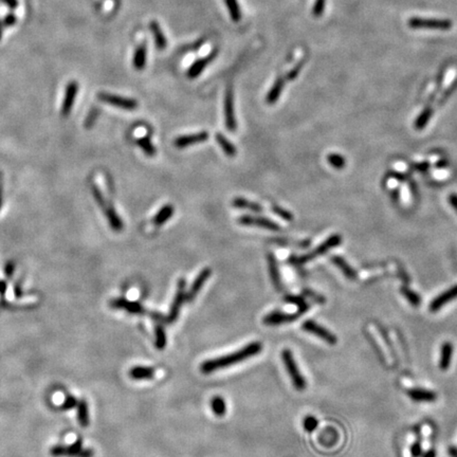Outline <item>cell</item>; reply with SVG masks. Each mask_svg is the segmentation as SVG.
Returning <instances> with one entry per match:
<instances>
[{
    "mask_svg": "<svg viewBox=\"0 0 457 457\" xmlns=\"http://www.w3.org/2000/svg\"><path fill=\"white\" fill-rule=\"evenodd\" d=\"M285 86V79L279 77L273 84V86L271 87L267 96H266V101L269 104V105H273L277 102V100L280 99V96L283 92V89H284Z\"/></svg>",
    "mask_w": 457,
    "mask_h": 457,
    "instance_id": "d6986e66",
    "label": "cell"
},
{
    "mask_svg": "<svg viewBox=\"0 0 457 457\" xmlns=\"http://www.w3.org/2000/svg\"><path fill=\"white\" fill-rule=\"evenodd\" d=\"M410 455H412V457H421L422 447L419 441H415L412 444V447H410Z\"/></svg>",
    "mask_w": 457,
    "mask_h": 457,
    "instance_id": "ee69618b",
    "label": "cell"
},
{
    "mask_svg": "<svg viewBox=\"0 0 457 457\" xmlns=\"http://www.w3.org/2000/svg\"><path fill=\"white\" fill-rule=\"evenodd\" d=\"M138 145L140 146V148L143 150L144 154L148 156V157H154V156H156V153H157L155 145L148 137H143L139 139Z\"/></svg>",
    "mask_w": 457,
    "mask_h": 457,
    "instance_id": "1f68e13d",
    "label": "cell"
},
{
    "mask_svg": "<svg viewBox=\"0 0 457 457\" xmlns=\"http://www.w3.org/2000/svg\"><path fill=\"white\" fill-rule=\"evenodd\" d=\"M449 454H450L451 457H457V448L451 447L449 449Z\"/></svg>",
    "mask_w": 457,
    "mask_h": 457,
    "instance_id": "f5cc1de1",
    "label": "cell"
},
{
    "mask_svg": "<svg viewBox=\"0 0 457 457\" xmlns=\"http://www.w3.org/2000/svg\"><path fill=\"white\" fill-rule=\"evenodd\" d=\"M267 262H268V269H269V275L272 284H273L274 288L277 291H282L283 290V283H282V276L280 273V269H279V265H277L276 258L274 256V254L270 252L267 254Z\"/></svg>",
    "mask_w": 457,
    "mask_h": 457,
    "instance_id": "5bb4252c",
    "label": "cell"
},
{
    "mask_svg": "<svg viewBox=\"0 0 457 457\" xmlns=\"http://www.w3.org/2000/svg\"><path fill=\"white\" fill-rule=\"evenodd\" d=\"M424 457H436L435 450H433V449L427 450L426 452L424 454Z\"/></svg>",
    "mask_w": 457,
    "mask_h": 457,
    "instance_id": "816d5d0a",
    "label": "cell"
},
{
    "mask_svg": "<svg viewBox=\"0 0 457 457\" xmlns=\"http://www.w3.org/2000/svg\"><path fill=\"white\" fill-rule=\"evenodd\" d=\"M186 289H187V281L184 279H180L177 283V290L175 293V297H173V299L172 302L169 315H167L166 316V324L175 323L179 317V314H180L182 305L187 300Z\"/></svg>",
    "mask_w": 457,
    "mask_h": 457,
    "instance_id": "3957f363",
    "label": "cell"
},
{
    "mask_svg": "<svg viewBox=\"0 0 457 457\" xmlns=\"http://www.w3.org/2000/svg\"><path fill=\"white\" fill-rule=\"evenodd\" d=\"M238 222L242 225H255V227L264 228L266 230L273 231V232H279L281 231V225L276 222L272 221L271 219L263 216H252V215H244L238 218Z\"/></svg>",
    "mask_w": 457,
    "mask_h": 457,
    "instance_id": "ba28073f",
    "label": "cell"
},
{
    "mask_svg": "<svg viewBox=\"0 0 457 457\" xmlns=\"http://www.w3.org/2000/svg\"><path fill=\"white\" fill-rule=\"evenodd\" d=\"M105 215L109 225H110L113 231H115V232H121V231L123 230L124 224L122 219H121L119 214L114 210L112 205H108L107 207H105Z\"/></svg>",
    "mask_w": 457,
    "mask_h": 457,
    "instance_id": "ffe728a7",
    "label": "cell"
},
{
    "mask_svg": "<svg viewBox=\"0 0 457 457\" xmlns=\"http://www.w3.org/2000/svg\"><path fill=\"white\" fill-rule=\"evenodd\" d=\"M453 357V344L451 342H444L441 345V358H439V368L442 371H447L452 362Z\"/></svg>",
    "mask_w": 457,
    "mask_h": 457,
    "instance_id": "ac0fdd59",
    "label": "cell"
},
{
    "mask_svg": "<svg viewBox=\"0 0 457 457\" xmlns=\"http://www.w3.org/2000/svg\"><path fill=\"white\" fill-rule=\"evenodd\" d=\"M217 55V51L214 50L211 54H209L205 57H202V59H199L196 61L192 66L189 67L188 70V78L189 79H196L199 77V74L205 70V67L209 65V63L215 59V56Z\"/></svg>",
    "mask_w": 457,
    "mask_h": 457,
    "instance_id": "9a60e30c",
    "label": "cell"
},
{
    "mask_svg": "<svg viewBox=\"0 0 457 457\" xmlns=\"http://www.w3.org/2000/svg\"><path fill=\"white\" fill-rule=\"evenodd\" d=\"M78 404H79L78 399L75 398L74 396H67V397L65 398V400H63L61 409L63 410H72V409H74V408H77Z\"/></svg>",
    "mask_w": 457,
    "mask_h": 457,
    "instance_id": "f35d334b",
    "label": "cell"
},
{
    "mask_svg": "<svg viewBox=\"0 0 457 457\" xmlns=\"http://www.w3.org/2000/svg\"><path fill=\"white\" fill-rule=\"evenodd\" d=\"M207 139H209V132L199 131L196 132V134L178 137L176 140L173 141V145L177 148H186L190 145H194V144L205 142Z\"/></svg>",
    "mask_w": 457,
    "mask_h": 457,
    "instance_id": "4fadbf2b",
    "label": "cell"
},
{
    "mask_svg": "<svg viewBox=\"0 0 457 457\" xmlns=\"http://www.w3.org/2000/svg\"><path fill=\"white\" fill-rule=\"evenodd\" d=\"M211 409L217 417H222L227 413V404L221 396H214L211 399Z\"/></svg>",
    "mask_w": 457,
    "mask_h": 457,
    "instance_id": "83f0119b",
    "label": "cell"
},
{
    "mask_svg": "<svg viewBox=\"0 0 457 457\" xmlns=\"http://www.w3.org/2000/svg\"><path fill=\"white\" fill-rule=\"evenodd\" d=\"M224 122L229 131H235L237 128V123L234 112V99L233 91L231 88L227 90L224 97Z\"/></svg>",
    "mask_w": 457,
    "mask_h": 457,
    "instance_id": "9c48e42d",
    "label": "cell"
},
{
    "mask_svg": "<svg viewBox=\"0 0 457 457\" xmlns=\"http://www.w3.org/2000/svg\"><path fill=\"white\" fill-rule=\"evenodd\" d=\"M97 97L102 102L108 104V105L122 108L125 109V110H134L138 107V102L134 99H129V97L114 95L111 94H106V92H101Z\"/></svg>",
    "mask_w": 457,
    "mask_h": 457,
    "instance_id": "5b68a950",
    "label": "cell"
},
{
    "mask_svg": "<svg viewBox=\"0 0 457 457\" xmlns=\"http://www.w3.org/2000/svg\"><path fill=\"white\" fill-rule=\"evenodd\" d=\"M224 1L228 7L231 18H232L233 21L238 22L241 19V12L237 0H224Z\"/></svg>",
    "mask_w": 457,
    "mask_h": 457,
    "instance_id": "d6a6232c",
    "label": "cell"
},
{
    "mask_svg": "<svg viewBox=\"0 0 457 457\" xmlns=\"http://www.w3.org/2000/svg\"><path fill=\"white\" fill-rule=\"evenodd\" d=\"M302 315H303L299 311L294 312V314H287V312L283 311H272L264 316L263 322L267 326H280L284 325V324L292 323Z\"/></svg>",
    "mask_w": 457,
    "mask_h": 457,
    "instance_id": "8992f818",
    "label": "cell"
},
{
    "mask_svg": "<svg viewBox=\"0 0 457 457\" xmlns=\"http://www.w3.org/2000/svg\"><path fill=\"white\" fill-rule=\"evenodd\" d=\"M150 316H152V319L155 320L156 323L166 324V316L161 315L160 312H150Z\"/></svg>",
    "mask_w": 457,
    "mask_h": 457,
    "instance_id": "7dc6e473",
    "label": "cell"
},
{
    "mask_svg": "<svg viewBox=\"0 0 457 457\" xmlns=\"http://www.w3.org/2000/svg\"><path fill=\"white\" fill-rule=\"evenodd\" d=\"M232 205L236 209H241V210H249L254 213H260L264 211V207L260 205L257 202L251 201L246 198L242 197H236L232 201Z\"/></svg>",
    "mask_w": 457,
    "mask_h": 457,
    "instance_id": "44dd1931",
    "label": "cell"
},
{
    "mask_svg": "<svg viewBox=\"0 0 457 457\" xmlns=\"http://www.w3.org/2000/svg\"><path fill=\"white\" fill-rule=\"evenodd\" d=\"M317 425H319V421H317V419L311 415L306 416L303 420V427L308 433L314 432L317 427Z\"/></svg>",
    "mask_w": 457,
    "mask_h": 457,
    "instance_id": "8d00e7d4",
    "label": "cell"
},
{
    "mask_svg": "<svg viewBox=\"0 0 457 457\" xmlns=\"http://www.w3.org/2000/svg\"><path fill=\"white\" fill-rule=\"evenodd\" d=\"M211 275L212 270L210 268H205L199 272V274L193 282L192 286H190L189 290L187 292V302H192V300L197 297V294L200 292L202 287L205 286L206 281L210 279Z\"/></svg>",
    "mask_w": 457,
    "mask_h": 457,
    "instance_id": "7c38bea8",
    "label": "cell"
},
{
    "mask_svg": "<svg viewBox=\"0 0 457 457\" xmlns=\"http://www.w3.org/2000/svg\"><path fill=\"white\" fill-rule=\"evenodd\" d=\"M173 212H175V210H173V206L172 205H165L164 206H162L160 211L156 214V216L153 219L154 224H164L173 215Z\"/></svg>",
    "mask_w": 457,
    "mask_h": 457,
    "instance_id": "d4e9b609",
    "label": "cell"
},
{
    "mask_svg": "<svg viewBox=\"0 0 457 457\" xmlns=\"http://www.w3.org/2000/svg\"><path fill=\"white\" fill-rule=\"evenodd\" d=\"M0 1L7 4L11 9H16L18 7V1H17V0H0Z\"/></svg>",
    "mask_w": 457,
    "mask_h": 457,
    "instance_id": "c3c4849f",
    "label": "cell"
},
{
    "mask_svg": "<svg viewBox=\"0 0 457 457\" xmlns=\"http://www.w3.org/2000/svg\"><path fill=\"white\" fill-rule=\"evenodd\" d=\"M7 289H8L7 283L3 282V281L0 282V294H4L5 291H7Z\"/></svg>",
    "mask_w": 457,
    "mask_h": 457,
    "instance_id": "f907efd6",
    "label": "cell"
},
{
    "mask_svg": "<svg viewBox=\"0 0 457 457\" xmlns=\"http://www.w3.org/2000/svg\"><path fill=\"white\" fill-rule=\"evenodd\" d=\"M272 211H273V213L275 214V215H277L280 218H282L283 221H293L292 213L290 211L284 209V207L274 205H272Z\"/></svg>",
    "mask_w": 457,
    "mask_h": 457,
    "instance_id": "d590c367",
    "label": "cell"
},
{
    "mask_svg": "<svg viewBox=\"0 0 457 457\" xmlns=\"http://www.w3.org/2000/svg\"><path fill=\"white\" fill-rule=\"evenodd\" d=\"M155 344L157 349L159 350H163L166 346L167 343V339H166V332L164 326L162 323H157L155 327Z\"/></svg>",
    "mask_w": 457,
    "mask_h": 457,
    "instance_id": "4316f807",
    "label": "cell"
},
{
    "mask_svg": "<svg viewBox=\"0 0 457 457\" xmlns=\"http://www.w3.org/2000/svg\"><path fill=\"white\" fill-rule=\"evenodd\" d=\"M83 450V441L82 439L79 438L68 447H65V456L66 457H79V453ZM63 456V457H65Z\"/></svg>",
    "mask_w": 457,
    "mask_h": 457,
    "instance_id": "836d02e7",
    "label": "cell"
},
{
    "mask_svg": "<svg viewBox=\"0 0 457 457\" xmlns=\"http://www.w3.org/2000/svg\"><path fill=\"white\" fill-rule=\"evenodd\" d=\"M149 29L153 33L154 38H155V43H156V46H157V48L160 49V50L164 49L166 47L167 42H166V38H165L164 34H163V31L161 30V28H160L158 22L155 21V20L150 21Z\"/></svg>",
    "mask_w": 457,
    "mask_h": 457,
    "instance_id": "cb8c5ba5",
    "label": "cell"
},
{
    "mask_svg": "<svg viewBox=\"0 0 457 457\" xmlns=\"http://www.w3.org/2000/svg\"><path fill=\"white\" fill-rule=\"evenodd\" d=\"M91 189H92V194H94V197H95V201L97 202V204H99V205L105 207L106 202H105V199H104V197H103V194L101 192V189L97 188L95 184L92 186Z\"/></svg>",
    "mask_w": 457,
    "mask_h": 457,
    "instance_id": "60d3db41",
    "label": "cell"
},
{
    "mask_svg": "<svg viewBox=\"0 0 457 457\" xmlns=\"http://www.w3.org/2000/svg\"><path fill=\"white\" fill-rule=\"evenodd\" d=\"M97 115H99V111H97V109H91L89 114L87 115L86 121H85V127H86V128H90V127L94 125V123L95 122V120L97 118Z\"/></svg>",
    "mask_w": 457,
    "mask_h": 457,
    "instance_id": "b9f144b4",
    "label": "cell"
},
{
    "mask_svg": "<svg viewBox=\"0 0 457 457\" xmlns=\"http://www.w3.org/2000/svg\"><path fill=\"white\" fill-rule=\"evenodd\" d=\"M109 304H110V307L113 309H122L129 312L131 315H145V308H144L140 303L135 302V300H129L124 298H118L111 299Z\"/></svg>",
    "mask_w": 457,
    "mask_h": 457,
    "instance_id": "30bf717a",
    "label": "cell"
},
{
    "mask_svg": "<svg viewBox=\"0 0 457 457\" xmlns=\"http://www.w3.org/2000/svg\"><path fill=\"white\" fill-rule=\"evenodd\" d=\"M401 293L403 294L404 298H406L409 300L410 304L412 306H414V307H418V306L420 305L421 299L419 297V294H417L415 291L410 290V289H409V288L403 287L401 289Z\"/></svg>",
    "mask_w": 457,
    "mask_h": 457,
    "instance_id": "e575fe53",
    "label": "cell"
},
{
    "mask_svg": "<svg viewBox=\"0 0 457 457\" xmlns=\"http://www.w3.org/2000/svg\"><path fill=\"white\" fill-rule=\"evenodd\" d=\"M282 360L284 363L286 371L290 377L293 386L296 387L298 391H304L307 386V382L304 376L300 373L299 368L298 366V363L296 359L293 357L291 350L284 349L282 351Z\"/></svg>",
    "mask_w": 457,
    "mask_h": 457,
    "instance_id": "7a4b0ae2",
    "label": "cell"
},
{
    "mask_svg": "<svg viewBox=\"0 0 457 457\" xmlns=\"http://www.w3.org/2000/svg\"><path fill=\"white\" fill-rule=\"evenodd\" d=\"M409 26L412 29H432V30H450L452 22L447 19L410 18Z\"/></svg>",
    "mask_w": 457,
    "mask_h": 457,
    "instance_id": "52a82bcc",
    "label": "cell"
},
{
    "mask_svg": "<svg viewBox=\"0 0 457 457\" xmlns=\"http://www.w3.org/2000/svg\"><path fill=\"white\" fill-rule=\"evenodd\" d=\"M78 420L79 422V425L83 427L88 426L89 425V410H88V404L85 400H80L79 401L78 404Z\"/></svg>",
    "mask_w": 457,
    "mask_h": 457,
    "instance_id": "4dcf8cb0",
    "label": "cell"
},
{
    "mask_svg": "<svg viewBox=\"0 0 457 457\" xmlns=\"http://www.w3.org/2000/svg\"><path fill=\"white\" fill-rule=\"evenodd\" d=\"M332 263L337 266V267L343 272V274L346 276V277H348V279L350 280H355L356 279V276H357V273H356V271L352 269L350 266L347 264L345 260L342 258V257H340V256H333L332 257Z\"/></svg>",
    "mask_w": 457,
    "mask_h": 457,
    "instance_id": "f1b7e54d",
    "label": "cell"
},
{
    "mask_svg": "<svg viewBox=\"0 0 457 457\" xmlns=\"http://www.w3.org/2000/svg\"><path fill=\"white\" fill-rule=\"evenodd\" d=\"M2 38V26H1V22H0V40H1Z\"/></svg>",
    "mask_w": 457,
    "mask_h": 457,
    "instance_id": "11a10c76",
    "label": "cell"
},
{
    "mask_svg": "<svg viewBox=\"0 0 457 457\" xmlns=\"http://www.w3.org/2000/svg\"><path fill=\"white\" fill-rule=\"evenodd\" d=\"M303 294L305 297H308L312 299H315V302H317V303H323L324 302V298L322 296H320V294H316L314 291H311L310 289H304Z\"/></svg>",
    "mask_w": 457,
    "mask_h": 457,
    "instance_id": "7bdbcfd3",
    "label": "cell"
},
{
    "mask_svg": "<svg viewBox=\"0 0 457 457\" xmlns=\"http://www.w3.org/2000/svg\"><path fill=\"white\" fill-rule=\"evenodd\" d=\"M263 350V344L255 341V342H251L247 344L246 346L241 347L240 349L236 350L234 352H231L229 355H224L219 358L210 359L201 363L200 371L202 374L209 375L212 373H215L219 369H224L235 365L237 363H240L242 361H246L248 359L255 357L260 351Z\"/></svg>",
    "mask_w": 457,
    "mask_h": 457,
    "instance_id": "6da1fadb",
    "label": "cell"
},
{
    "mask_svg": "<svg viewBox=\"0 0 457 457\" xmlns=\"http://www.w3.org/2000/svg\"><path fill=\"white\" fill-rule=\"evenodd\" d=\"M16 16L14 14H8L2 20V24L4 27H13L16 24Z\"/></svg>",
    "mask_w": 457,
    "mask_h": 457,
    "instance_id": "bcb514c9",
    "label": "cell"
},
{
    "mask_svg": "<svg viewBox=\"0 0 457 457\" xmlns=\"http://www.w3.org/2000/svg\"><path fill=\"white\" fill-rule=\"evenodd\" d=\"M285 302L296 305L298 307V311L300 312L302 315H304L310 307L309 304L306 302L304 296H293V294H290V296L285 297Z\"/></svg>",
    "mask_w": 457,
    "mask_h": 457,
    "instance_id": "f546056e",
    "label": "cell"
},
{
    "mask_svg": "<svg viewBox=\"0 0 457 457\" xmlns=\"http://www.w3.org/2000/svg\"><path fill=\"white\" fill-rule=\"evenodd\" d=\"M408 395L415 402H434L437 399L436 393L425 389H410Z\"/></svg>",
    "mask_w": 457,
    "mask_h": 457,
    "instance_id": "e0dca14e",
    "label": "cell"
},
{
    "mask_svg": "<svg viewBox=\"0 0 457 457\" xmlns=\"http://www.w3.org/2000/svg\"><path fill=\"white\" fill-rule=\"evenodd\" d=\"M129 377L134 380H149L155 377V369L148 366H135L129 371Z\"/></svg>",
    "mask_w": 457,
    "mask_h": 457,
    "instance_id": "7402d4cb",
    "label": "cell"
},
{
    "mask_svg": "<svg viewBox=\"0 0 457 457\" xmlns=\"http://www.w3.org/2000/svg\"><path fill=\"white\" fill-rule=\"evenodd\" d=\"M302 67H303V63H299L298 66L294 67V68L292 69V70L287 74V79L293 80L294 79H297V77L299 75V71H300V69H302Z\"/></svg>",
    "mask_w": 457,
    "mask_h": 457,
    "instance_id": "f6af8a7d",
    "label": "cell"
},
{
    "mask_svg": "<svg viewBox=\"0 0 457 457\" xmlns=\"http://www.w3.org/2000/svg\"><path fill=\"white\" fill-rule=\"evenodd\" d=\"M2 206V188L0 186V209Z\"/></svg>",
    "mask_w": 457,
    "mask_h": 457,
    "instance_id": "db71d44e",
    "label": "cell"
},
{
    "mask_svg": "<svg viewBox=\"0 0 457 457\" xmlns=\"http://www.w3.org/2000/svg\"><path fill=\"white\" fill-rule=\"evenodd\" d=\"M327 159L329 163H331L333 167H335V169H342V167L345 165V160L342 156H340V155H335V154L329 155Z\"/></svg>",
    "mask_w": 457,
    "mask_h": 457,
    "instance_id": "74e56055",
    "label": "cell"
},
{
    "mask_svg": "<svg viewBox=\"0 0 457 457\" xmlns=\"http://www.w3.org/2000/svg\"><path fill=\"white\" fill-rule=\"evenodd\" d=\"M4 271H5V275L11 276L14 272V265L12 263H9L7 266H5Z\"/></svg>",
    "mask_w": 457,
    "mask_h": 457,
    "instance_id": "681fc988",
    "label": "cell"
},
{
    "mask_svg": "<svg viewBox=\"0 0 457 457\" xmlns=\"http://www.w3.org/2000/svg\"><path fill=\"white\" fill-rule=\"evenodd\" d=\"M326 0H315L314 9H312V15L315 17H320L323 15L324 10H325Z\"/></svg>",
    "mask_w": 457,
    "mask_h": 457,
    "instance_id": "ab89813d",
    "label": "cell"
},
{
    "mask_svg": "<svg viewBox=\"0 0 457 457\" xmlns=\"http://www.w3.org/2000/svg\"><path fill=\"white\" fill-rule=\"evenodd\" d=\"M456 298H457V285L449 289V290L444 291L443 293L441 294V296H438L437 298L434 299L430 304V310L437 311L441 308H442L445 304L451 302V300H453Z\"/></svg>",
    "mask_w": 457,
    "mask_h": 457,
    "instance_id": "2e32d148",
    "label": "cell"
},
{
    "mask_svg": "<svg viewBox=\"0 0 457 457\" xmlns=\"http://www.w3.org/2000/svg\"><path fill=\"white\" fill-rule=\"evenodd\" d=\"M302 329L306 332H309L311 334H315V337L320 338L321 340L325 341L326 343L333 345L338 342V339L335 335L331 331L323 327L320 324H317L315 321L307 320L302 324Z\"/></svg>",
    "mask_w": 457,
    "mask_h": 457,
    "instance_id": "277c9868",
    "label": "cell"
},
{
    "mask_svg": "<svg viewBox=\"0 0 457 457\" xmlns=\"http://www.w3.org/2000/svg\"><path fill=\"white\" fill-rule=\"evenodd\" d=\"M146 57H147V48L145 44H142L136 49L134 59H132V65H134L136 70H143L144 67L146 65Z\"/></svg>",
    "mask_w": 457,
    "mask_h": 457,
    "instance_id": "603a6c76",
    "label": "cell"
},
{
    "mask_svg": "<svg viewBox=\"0 0 457 457\" xmlns=\"http://www.w3.org/2000/svg\"><path fill=\"white\" fill-rule=\"evenodd\" d=\"M216 141L219 144V146L222 148L223 153L227 155L228 157H234V156L236 155L237 150H236L235 146L233 145L232 142L229 140V139L225 138L224 135L221 134V132H217V134H216Z\"/></svg>",
    "mask_w": 457,
    "mask_h": 457,
    "instance_id": "484cf974",
    "label": "cell"
},
{
    "mask_svg": "<svg viewBox=\"0 0 457 457\" xmlns=\"http://www.w3.org/2000/svg\"><path fill=\"white\" fill-rule=\"evenodd\" d=\"M79 92V84L77 82H72L69 83L66 87L65 90V95H63V105H62V114L63 117H67V115L70 114L71 109L74 105V101L75 97L78 95Z\"/></svg>",
    "mask_w": 457,
    "mask_h": 457,
    "instance_id": "8fae6325",
    "label": "cell"
}]
</instances>
